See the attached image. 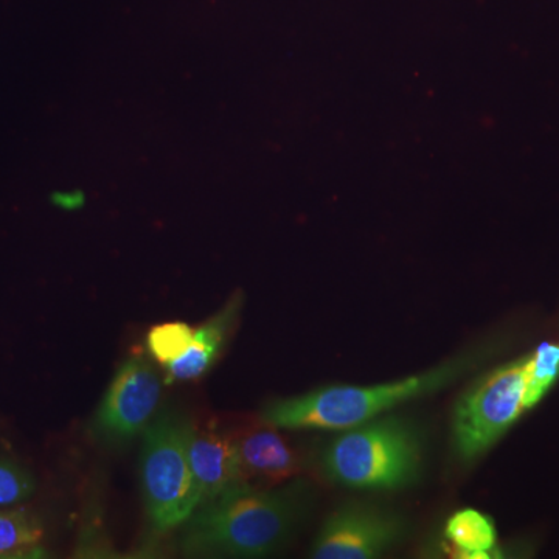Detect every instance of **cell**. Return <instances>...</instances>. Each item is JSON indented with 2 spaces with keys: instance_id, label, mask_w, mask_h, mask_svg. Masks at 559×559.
<instances>
[{
  "instance_id": "1",
  "label": "cell",
  "mask_w": 559,
  "mask_h": 559,
  "mask_svg": "<svg viewBox=\"0 0 559 559\" xmlns=\"http://www.w3.org/2000/svg\"><path fill=\"white\" fill-rule=\"evenodd\" d=\"M311 502V485L297 477L270 488L238 485L183 522L180 549L187 557H267L285 547Z\"/></svg>"
},
{
  "instance_id": "2",
  "label": "cell",
  "mask_w": 559,
  "mask_h": 559,
  "mask_svg": "<svg viewBox=\"0 0 559 559\" xmlns=\"http://www.w3.org/2000/svg\"><path fill=\"white\" fill-rule=\"evenodd\" d=\"M487 348H471L433 369L374 385H329L305 395L271 401L261 411L264 425L293 430H345L381 417L407 401L437 393L476 370Z\"/></svg>"
},
{
  "instance_id": "3",
  "label": "cell",
  "mask_w": 559,
  "mask_h": 559,
  "mask_svg": "<svg viewBox=\"0 0 559 559\" xmlns=\"http://www.w3.org/2000/svg\"><path fill=\"white\" fill-rule=\"evenodd\" d=\"M419 466L418 430L395 415L345 429L322 455L326 479L348 488H404L417 480Z\"/></svg>"
},
{
  "instance_id": "4",
  "label": "cell",
  "mask_w": 559,
  "mask_h": 559,
  "mask_svg": "<svg viewBox=\"0 0 559 559\" xmlns=\"http://www.w3.org/2000/svg\"><path fill=\"white\" fill-rule=\"evenodd\" d=\"M191 425L179 412L165 409L143 430L140 484L151 525L160 533L182 527L200 507L189 455Z\"/></svg>"
},
{
  "instance_id": "5",
  "label": "cell",
  "mask_w": 559,
  "mask_h": 559,
  "mask_svg": "<svg viewBox=\"0 0 559 559\" xmlns=\"http://www.w3.org/2000/svg\"><path fill=\"white\" fill-rule=\"evenodd\" d=\"M525 409V356L488 371L454 407L452 436L460 459L473 462L498 443Z\"/></svg>"
},
{
  "instance_id": "6",
  "label": "cell",
  "mask_w": 559,
  "mask_h": 559,
  "mask_svg": "<svg viewBox=\"0 0 559 559\" xmlns=\"http://www.w3.org/2000/svg\"><path fill=\"white\" fill-rule=\"evenodd\" d=\"M160 396V380L150 360L142 355L130 356L103 396L94 432L106 443H128L156 417Z\"/></svg>"
},
{
  "instance_id": "7",
  "label": "cell",
  "mask_w": 559,
  "mask_h": 559,
  "mask_svg": "<svg viewBox=\"0 0 559 559\" xmlns=\"http://www.w3.org/2000/svg\"><path fill=\"white\" fill-rule=\"evenodd\" d=\"M406 533L399 514L362 502H348L326 518L312 544L316 559H371L392 550Z\"/></svg>"
},
{
  "instance_id": "8",
  "label": "cell",
  "mask_w": 559,
  "mask_h": 559,
  "mask_svg": "<svg viewBox=\"0 0 559 559\" xmlns=\"http://www.w3.org/2000/svg\"><path fill=\"white\" fill-rule=\"evenodd\" d=\"M189 455L200 491V507L246 484L238 462L235 433L218 426L191 425Z\"/></svg>"
},
{
  "instance_id": "9",
  "label": "cell",
  "mask_w": 559,
  "mask_h": 559,
  "mask_svg": "<svg viewBox=\"0 0 559 559\" xmlns=\"http://www.w3.org/2000/svg\"><path fill=\"white\" fill-rule=\"evenodd\" d=\"M264 425V423H263ZM242 479L255 487H277L304 471L299 451L277 428L264 425L235 433Z\"/></svg>"
},
{
  "instance_id": "10",
  "label": "cell",
  "mask_w": 559,
  "mask_h": 559,
  "mask_svg": "<svg viewBox=\"0 0 559 559\" xmlns=\"http://www.w3.org/2000/svg\"><path fill=\"white\" fill-rule=\"evenodd\" d=\"M242 305H245V294L237 290L218 312L205 320L200 329L194 330L189 349L179 359L165 366L167 382L200 380L212 369L240 319Z\"/></svg>"
},
{
  "instance_id": "11",
  "label": "cell",
  "mask_w": 559,
  "mask_h": 559,
  "mask_svg": "<svg viewBox=\"0 0 559 559\" xmlns=\"http://www.w3.org/2000/svg\"><path fill=\"white\" fill-rule=\"evenodd\" d=\"M444 536L451 546L447 551L455 558H491L498 547L495 522L487 514L473 509L460 510L452 514L444 527Z\"/></svg>"
},
{
  "instance_id": "12",
  "label": "cell",
  "mask_w": 559,
  "mask_h": 559,
  "mask_svg": "<svg viewBox=\"0 0 559 559\" xmlns=\"http://www.w3.org/2000/svg\"><path fill=\"white\" fill-rule=\"evenodd\" d=\"M46 528L35 511L9 509L0 511V559L44 557Z\"/></svg>"
},
{
  "instance_id": "13",
  "label": "cell",
  "mask_w": 559,
  "mask_h": 559,
  "mask_svg": "<svg viewBox=\"0 0 559 559\" xmlns=\"http://www.w3.org/2000/svg\"><path fill=\"white\" fill-rule=\"evenodd\" d=\"M559 380V344L544 342L525 356V409L539 403Z\"/></svg>"
},
{
  "instance_id": "14",
  "label": "cell",
  "mask_w": 559,
  "mask_h": 559,
  "mask_svg": "<svg viewBox=\"0 0 559 559\" xmlns=\"http://www.w3.org/2000/svg\"><path fill=\"white\" fill-rule=\"evenodd\" d=\"M194 330L189 323L167 322L153 326L146 337L150 355L159 364L168 366L189 349Z\"/></svg>"
},
{
  "instance_id": "15",
  "label": "cell",
  "mask_w": 559,
  "mask_h": 559,
  "mask_svg": "<svg viewBox=\"0 0 559 559\" xmlns=\"http://www.w3.org/2000/svg\"><path fill=\"white\" fill-rule=\"evenodd\" d=\"M36 481L31 471L14 460L0 457V507H13L35 495Z\"/></svg>"
},
{
  "instance_id": "16",
  "label": "cell",
  "mask_w": 559,
  "mask_h": 559,
  "mask_svg": "<svg viewBox=\"0 0 559 559\" xmlns=\"http://www.w3.org/2000/svg\"><path fill=\"white\" fill-rule=\"evenodd\" d=\"M53 204L62 210H79L86 204V194L81 190L58 191L53 194Z\"/></svg>"
}]
</instances>
